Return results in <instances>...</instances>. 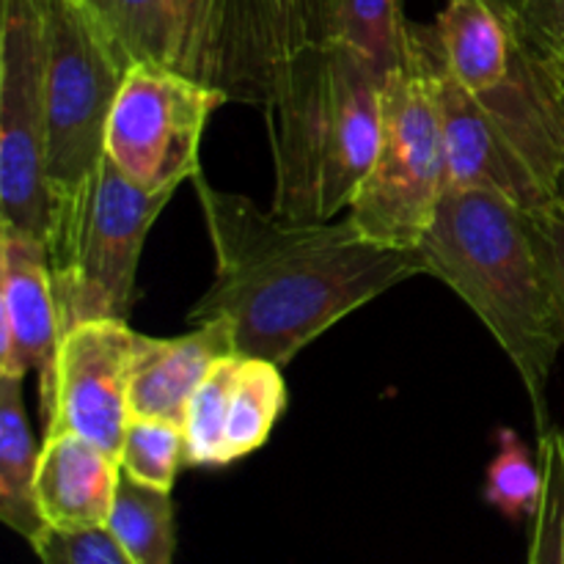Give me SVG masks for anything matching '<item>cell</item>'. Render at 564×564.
Masks as SVG:
<instances>
[{
	"instance_id": "1",
	"label": "cell",
	"mask_w": 564,
	"mask_h": 564,
	"mask_svg": "<svg viewBox=\"0 0 564 564\" xmlns=\"http://www.w3.org/2000/svg\"><path fill=\"white\" fill-rule=\"evenodd\" d=\"M215 253L209 290L193 325L220 319L242 356L286 367L303 347L413 275H427L416 248L367 240L350 218L295 224L240 193L193 176Z\"/></svg>"
},
{
	"instance_id": "2",
	"label": "cell",
	"mask_w": 564,
	"mask_h": 564,
	"mask_svg": "<svg viewBox=\"0 0 564 564\" xmlns=\"http://www.w3.org/2000/svg\"><path fill=\"white\" fill-rule=\"evenodd\" d=\"M416 251L494 334L527 386L538 435L549 433V380L564 341L527 209L488 191H446Z\"/></svg>"
},
{
	"instance_id": "3",
	"label": "cell",
	"mask_w": 564,
	"mask_h": 564,
	"mask_svg": "<svg viewBox=\"0 0 564 564\" xmlns=\"http://www.w3.org/2000/svg\"><path fill=\"white\" fill-rule=\"evenodd\" d=\"M386 72L356 50L312 42L264 105L273 147V213L295 224L350 209L383 132Z\"/></svg>"
},
{
	"instance_id": "4",
	"label": "cell",
	"mask_w": 564,
	"mask_h": 564,
	"mask_svg": "<svg viewBox=\"0 0 564 564\" xmlns=\"http://www.w3.org/2000/svg\"><path fill=\"white\" fill-rule=\"evenodd\" d=\"M449 187L441 116L413 31L400 61L386 72L383 132L375 163L347 218L367 240L419 248Z\"/></svg>"
},
{
	"instance_id": "5",
	"label": "cell",
	"mask_w": 564,
	"mask_h": 564,
	"mask_svg": "<svg viewBox=\"0 0 564 564\" xmlns=\"http://www.w3.org/2000/svg\"><path fill=\"white\" fill-rule=\"evenodd\" d=\"M174 193H147L108 158L86 196L47 231L64 334L88 319H127L149 229Z\"/></svg>"
},
{
	"instance_id": "6",
	"label": "cell",
	"mask_w": 564,
	"mask_h": 564,
	"mask_svg": "<svg viewBox=\"0 0 564 564\" xmlns=\"http://www.w3.org/2000/svg\"><path fill=\"white\" fill-rule=\"evenodd\" d=\"M127 69L77 0H47L50 226L77 207L102 165L110 110Z\"/></svg>"
},
{
	"instance_id": "7",
	"label": "cell",
	"mask_w": 564,
	"mask_h": 564,
	"mask_svg": "<svg viewBox=\"0 0 564 564\" xmlns=\"http://www.w3.org/2000/svg\"><path fill=\"white\" fill-rule=\"evenodd\" d=\"M229 102L169 64H132L124 72L105 132V158L141 191L176 193L202 174V141L209 119Z\"/></svg>"
},
{
	"instance_id": "8",
	"label": "cell",
	"mask_w": 564,
	"mask_h": 564,
	"mask_svg": "<svg viewBox=\"0 0 564 564\" xmlns=\"http://www.w3.org/2000/svg\"><path fill=\"white\" fill-rule=\"evenodd\" d=\"M0 226L47 242V0L0 11Z\"/></svg>"
},
{
	"instance_id": "9",
	"label": "cell",
	"mask_w": 564,
	"mask_h": 564,
	"mask_svg": "<svg viewBox=\"0 0 564 564\" xmlns=\"http://www.w3.org/2000/svg\"><path fill=\"white\" fill-rule=\"evenodd\" d=\"M312 42L308 0H198L171 66L220 88L229 102L264 108Z\"/></svg>"
},
{
	"instance_id": "10",
	"label": "cell",
	"mask_w": 564,
	"mask_h": 564,
	"mask_svg": "<svg viewBox=\"0 0 564 564\" xmlns=\"http://www.w3.org/2000/svg\"><path fill=\"white\" fill-rule=\"evenodd\" d=\"M411 31L441 116L449 169L446 191H488L527 213L549 204L554 193L523 152L516 132L446 69L435 25H411Z\"/></svg>"
},
{
	"instance_id": "11",
	"label": "cell",
	"mask_w": 564,
	"mask_h": 564,
	"mask_svg": "<svg viewBox=\"0 0 564 564\" xmlns=\"http://www.w3.org/2000/svg\"><path fill=\"white\" fill-rule=\"evenodd\" d=\"M143 334L127 319H88L61 336L55 402L44 433H75L119 460Z\"/></svg>"
},
{
	"instance_id": "12",
	"label": "cell",
	"mask_w": 564,
	"mask_h": 564,
	"mask_svg": "<svg viewBox=\"0 0 564 564\" xmlns=\"http://www.w3.org/2000/svg\"><path fill=\"white\" fill-rule=\"evenodd\" d=\"M286 402L279 364L242 352L224 356L187 405L185 466L224 468L262 449Z\"/></svg>"
},
{
	"instance_id": "13",
	"label": "cell",
	"mask_w": 564,
	"mask_h": 564,
	"mask_svg": "<svg viewBox=\"0 0 564 564\" xmlns=\"http://www.w3.org/2000/svg\"><path fill=\"white\" fill-rule=\"evenodd\" d=\"M61 336L47 242L0 226V375L36 372L42 419L53 413Z\"/></svg>"
},
{
	"instance_id": "14",
	"label": "cell",
	"mask_w": 564,
	"mask_h": 564,
	"mask_svg": "<svg viewBox=\"0 0 564 564\" xmlns=\"http://www.w3.org/2000/svg\"><path fill=\"white\" fill-rule=\"evenodd\" d=\"M229 352H237L235 336L220 319L198 323L171 339L143 336L130 383L132 416L185 424L193 394Z\"/></svg>"
},
{
	"instance_id": "15",
	"label": "cell",
	"mask_w": 564,
	"mask_h": 564,
	"mask_svg": "<svg viewBox=\"0 0 564 564\" xmlns=\"http://www.w3.org/2000/svg\"><path fill=\"white\" fill-rule=\"evenodd\" d=\"M121 463L75 433H44L36 499L50 529L108 527Z\"/></svg>"
},
{
	"instance_id": "16",
	"label": "cell",
	"mask_w": 564,
	"mask_h": 564,
	"mask_svg": "<svg viewBox=\"0 0 564 564\" xmlns=\"http://www.w3.org/2000/svg\"><path fill=\"white\" fill-rule=\"evenodd\" d=\"M22 380L0 375V518L11 532L36 543L44 532L36 499L39 452L22 402Z\"/></svg>"
},
{
	"instance_id": "17",
	"label": "cell",
	"mask_w": 564,
	"mask_h": 564,
	"mask_svg": "<svg viewBox=\"0 0 564 564\" xmlns=\"http://www.w3.org/2000/svg\"><path fill=\"white\" fill-rule=\"evenodd\" d=\"M314 42L341 44L389 72L408 42L402 0H308Z\"/></svg>"
},
{
	"instance_id": "18",
	"label": "cell",
	"mask_w": 564,
	"mask_h": 564,
	"mask_svg": "<svg viewBox=\"0 0 564 564\" xmlns=\"http://www.w3.org/2000/svg\"><path fill=\"white\" fill-rule=\"evenodd\" d=\"M108 529L135 564H174L176 532L171 490L135 482L121 471Z\"/></svg>"
},
{
	"instance_id": "19",
	"label": "cell",
	"mask_w": 564,
	"mask_h": 564,
	"mask_svg": "<svg viewBox=\"0 0 564 564\" xmlns=\"http://www.w3.org/2000/svg\"><path fill=\"white\" fill-rule=\"evenodd\" d=\"M127 66H171V20L165 0H77Z\"/></svg>"
},
{
	"instance_id": "20",
	"label": "cell",
	"mask_w": 564,
	"mask_h": 564,
	"mask_svg": "<svg viewBox=\"0 0 564 564\" xmlns=\"http://www.w3.org/2000/svg\"><path fill=\"white\" fill-rule=\"evenodd\" d=\"M543 466L540 457L529 455L527 444L512 427H499L496 433V457L488 466L485 479V501L507 521L518 523L534 518L543 499Z\"/></svg>"
},
{
	"instance_id": "21",
	"label": "cell",
	"mask_w": 564,
	"mask_h": 564,
	"mask_svg": "<svg viewBox=\"0 0 564 564\" xmlns=\"http://www.w3.org/2000/svg\"><path fill=\"white\" fill-rule=\"evenodd\" d=\"M119 463L121 471L135 482L171 490L176 474L185 466V430L174 422L132 416L127 424Z\"/></svg>"
},
{
	"instance_id": "22",
	"label": "cell",
	"mask_w": 564,
	"mask_h": 564,
	"mask_svg": "<svg viewBox=\"0 0 564 564\" xmlns=\"http://www.w3.org/2000/svg\"><path fill=\"white\" fill-rule=\"evenodd\" d=\"M543 466V499L532 518L527 564H564V430L551 427L538 438Z\"/></svg>"
},
{
	"instance_id": "23",
	"label": "cell",
	"mask_w": 564,
	"mask_h": 564,
	"mask_svg": "<svg viewBox=\"0 0 564 564\" xmlns=\"http://www.w3.org/2000/svg\"><path fill=\"white\" fill-rule=\"evenodd\" d=\"M39 564H135L108 527L50 529L31 545Z\"/></svg>"
},
{
	"instance_id": "24",
	"label": "cell",
	"mask_w": 564,
	"mask_h": 564,
	"mask_svg": "<svg viewBox=\"0 0 564 564\" xmlns=\"http://www.w3.org/2000/svg\"><path fill=\"white\" fill-rule=\"evenodd\" d=\"M527 215L532 240L538 246L540 262H543L545 281H549L556 325H560L564 341V202L562 198H551L549 204Z\"/></svg>"
},
{
	"instance_id": "25",
	"label": "cell",
	"mask_w": 564,
	"mask_h": 564,
	"mask_svg": "<svg viewBox=\"0 0 564 564\" xmlns=\"http://www.w3.org/2000/svg\"><path fill=\"white\" fill-rule=\"evenodd\" d=\"M518 28L564 69V0H532Z\"/></svg>"
},
{
	"instance_id": "26",
	"label": "cell",
	"mask_w": 564,
	"mask_h": 564,
	"mask_svg": "<svg viewBox=\"0 0 564 564\" xmlns=\"http://www.w3.org/2000/svg\"><path fill=\"white\" fill-rule=\"evenodd\" d=\"M529 42H532V39H529ZM534 47H538V44H534ZM538 53L540 58H543V72H545V83H549V97H551V113H554L556 141H560V180H556V198H562L564 202V69L540 47Z\"/></svg>"
},
{
	"instance_id": "27",
	"label": "cell",
	"mask_w": 564,
	"mask_h": 564,
	"mask_svg": "<svg viewBox=\"0 0 564 564\" xmlns=\"http://www.w3.org/2000/svg\"><path fill=\"white\" fill-rule=\"evenodd\" d=\"M169 6V20H171V50H174L176 36L185 31V25L191 22L193 11H196L198 0H165Z\"/></svg>"
},
{
	"instance_id": "28",
	"label": "cell",
	"mask_w": 564,
	"mask_h": 564,
	"mask_svg": "<svg viewBox=\"0 0 564 564\" xmlns=\"http://www.w3.org/2000/svg\"><path fill=\"white\" fill-rule=\"evenodd\" d=\"M485 3L494 6V9L499 11L507 22H512V25H521L523 14H527V9L532 0H485Z\"/></svg>"
}]
</instances>
